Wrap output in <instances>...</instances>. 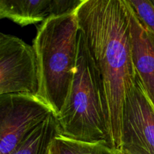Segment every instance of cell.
Wrapping results in <instances>:
<instances>
[{"label":"cell","instance_id":"1","mask_svg":"<svg viewBox=\"0 0 154 154\" xmlns=\"http://www.w3.org/2000/svg\"><path fill=\"white\" fill-rule=\"evenodd\" d=\"M75 14L100 79L109 144L120 150L125 100L137 81L126 2L83 0Z\"/></svg>","mask_w":154,"mask_h":154},{"label":"cell","instance_id":"2","mask_svg":"<svg viewBox=\"0 0 154 154\" xmlns=\"http://www.w3.org/2000/svg\"><path fill=\"white\" fill-rule=\"evenodd\" d=\"M80 27L75 12L42 23L33 39L38 66L37 96L55 116L69 96L76 69Z\"/></svg>","mask_w":154,"mask_h":154},{"label":"cell","instance_id":"3","mask_svg":"<svg viewBox=\"0 0 154 154\" xmlns=\"http://www.w3.org/2000/svg\"><path fill=\"white\" fill-rule=\"evenodd\" d=\"M56 119L59 135L87 142L109 144L100 79L81 29L75 76L66 103Z\"/></svg>","mask_w":154,"mask_h":154},{"label":"cell","instance_id":"4","mask_svg":"<svg viewBox=\"0 0 154 154\" xmlns=\"http://www.w3.org/2000/svg\"><path fill=\"white\" fill-rule=\"evenodd\" d=\"M54 114L51 107L37 95H0V154H11L27 136Z\"/></svg>","mask_w":154,"mask_h":154},{"label":"cell","instance_id":"5","mask_svg":"<svg viewBox=\"0 0 154 154\" xmlns=\"http://www.w3.org/2000/svg\"><path fill=\"white\" fill-rule=\"evenodd\" d=\"M38 91V66L32 46L11 35L0 34V95Z\"/></svg>","mask_w":154,"mask_h":154},{"label":"cell","instance_id":"6","mask_svg":"<svg viewBox=\"0 0 154 154\" xmlns=\"http://www.w3.org/2000/svg\"><path fill=\"white\" fill-rule=\"evenodd\" d=\"M120 150L154 154V108L138 79L125 100Z\"/></svg>","mask_w":154,"mask_h":154},{"label":"cell","instance_id":"7","mask_svg":"<svg viewBox=\"0 0 154 154\" xmlns=\"http://www.w3.org/2000/svg\"><path fill=\"white\" fill-rule=\"evenodd\" d=\"M129 29L137 79L154 108V35L140 20L127 0Z\"/></svg>","mask_w":154,"mask_h":154},{"label":"cell","instance_id":"8","mask_svg":"<svg viewBox=\"0 0 154 154\" xmlns=\"http://www.w3.org/2000/svg\"><path fill=\"white\" fill-rule=\"evenodd\" d=\"M83 0H0V18L20 26L45 22L53 17L72 13Z\"/></svg>","mask_w":154,"mask_h":154},{"label":"cell","instance_id":"9","mask_svg":"<svg viewBox=\"0 0 154 154\" xmlns=\"http://www.w3.org/2000/svg\"><path fill=\"white\" fill-rule=\"evenodd\" d=\"M58 135V124L54 114L27 136L11 154H51V144Z\"/></svg>","mask_w":154,"mask_h":154},{"label":"cell","instance_id":"10","mask_svg":"<svg viewBox=\"0 0 154 154\" xmlns=\"http://www.w3.org/2000/svg\"><path fill=\"white\" fill-rule=\"evenodd\" d=\"M52 154H118L107 142H87L58 135L51 147Z\"/></svg>","mask_w":154,"mask_h":154},{"label":"cell","instance_id":"11","mask_svg":"<svg viewBox=\"0 0 154 154\" xmlns=\"http://www.w3.org/2000/svg\"><path fill=\"white\" fill-rule=\"evenodd\" d=\"M140 20L154 35V5L149 0H127Z\"/></svg>","mask_w":154,"mask_h":154},{"label":"cell","instance_id":"12","mask_svg":"<svg viewBox=\"0 0 154 154\" xmlns=\"http://www.w3.org/2000/svg\"><path fill=\"white\" fill-rule=\"evenodd\" d=\"M118 154H127V153H124V152H122V151H120V150H118Z\"/></svg>","mask_w":154,"mask_h":154},{"label":"cell","instance_id":"13","mask_svg":"<svg viewBox=\"0 0 154 154\" xmlns=\"http://www.w3.org/2000/svg\"><path fill=\"white\" fill-rule=\"evenodd\" d=\"M150 1H151V2L153 3V5H154V0H150Z\"/></svg>","mask_w":154,"mask_h":154},{"label":"cell","instance_id":"14","mask_svg":"<svg viewBox=\"0 0 154 154\" xmlns=\"http://www.w3.org/2000/svg\"><path fill=\"white\" fill-rule=\"evenodd\" d=\"M51 154H52V153H51Z\"/></svg>","mask_w":154,"mask_h":154}]
</instances>
